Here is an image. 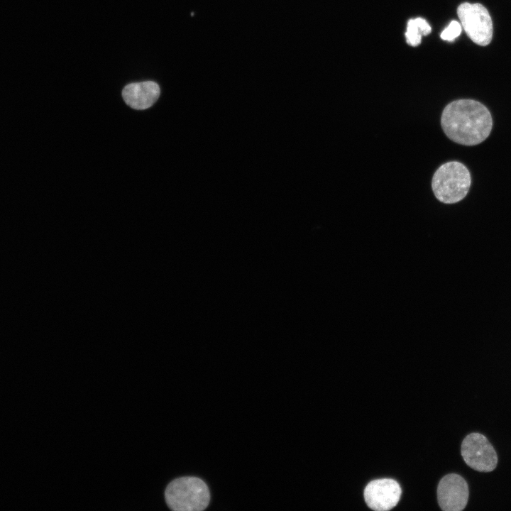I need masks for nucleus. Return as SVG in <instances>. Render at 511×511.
I'll return each instance as SVG.
<instances>
[{
	"label": "nucleus",
	"instance_id": "9d476101",
	"mask_svg": "<svg viewBox=\"0 0 511 511\" xmlns=\"http://www.w3.org/2000/svg\"><path fill=\"white\" fill-rule=\"evenodd\" d=\"M461 33V26L456 21H452L449 25L441 32V38L444 40L453 41Z\"/></svg>",
	"mask_w": 511,
	"mask_h": 511
},
{
	"label": "nucleus",
	"instance_id": "423d86ee",
	"mask_svg": "<svg viewBox=\"0 0 511 511\" xmlns=\"http://www.w3.org/2000/svg\"><path fill=\"white\" fill-rule=\"evenodd\" d=\"M402 494L399 483L391 478L373 480L364 489L368 507L375 511H387L398 503Z\"/></svg>",
	"mask_w": 511,
	"mask_h": 511
},
{
	"label": "nucleus",
	"instance_id": "f257e3e1",
	"mask_svg": "<svg viewBox=\"0 0 511 511\" xmlns=\"http://www.w3.org/2000/svg\"><path fill=\"white\" fill-rule=\"evenodd\" d=\"M441 126L452 141L467 146L483 142L493 128V118L482 103L461 99L448 104L441 116Z\"/></svg>",
	"mask_w": 511,
	"mask_h": 511
},
{
	"label": "nucleus",
	"instance_id": "7ed1b4c3",
	"mask_svg": "<svg viewBox=\"0 0 511 511\" xmlns=\"http://www.w3.org/2000/svg\"><path fill=\"white\" fill-rule=\"evenodd\" d=\"M167 506L175 511H202L210 501L207 484L200 478L185 476L171 481L165 491Z\"/></svg>",
	"mask_w": 511,
	"mask_h": 511
},
{
	"label": "nucleus",
	"instance_id": "20e7f679",
	"mask_svg": "<svg viewBox=\"0 0 511 511\" xmlns=\"http://www.w3.org/2000/svg\"><path fill=\"white\" fill-rule=\"evenodd\" d=\"M457 14L464 31L473 43L485 46L491 42L493 21L484 6L479 3L464 2L458 6Z\"/></svg>",
	"mask_w": 511,
	"mask_h": 511
},
{
	"label": "nucleus",
	"instance_id": "39448f33",
	"mask_svg": "<svg viewBox=\"0 0 511 511\" xmlns=\"http://www.w3.org/2000/svg\"><path fill=\"white\" fill-rule=\"evenodd\" d=\"M461 451L465 463L477 471L490 472L497 466L496 451L482 434L467 435L462 441Z\"/></svg>",
	"mask_w": 511,
	"mask_h": 511
},
{
	"label": "nucleus",
	"instance_id": "6e6552de",
	"mask_svg": "<svg viewBox=\"0 0 511 511\" xmlns=\"http://www.w3.org/2000/svg\"><path fill=\"white\" fill-rule=\"evenodd\" d=\"M159 85L153 81L129 84L123 89L122 97L126 104L136 110L146 109L158 100Z\"/></svg>",
	"mask_w": 511,
	"mask_h": 511
},
{
	"label": "nucleus",
	"instance_id": "f03ea898",
	"mask_svg": "<svg viewBox=\"0 0 511 511\" xmlns=\"http://www.w3.org/2000/svg\"><path fill=\"white\" fill-rule=\"evenodd\" d=\"M471 185V176L468 169L456 160L441 165L432 180L434 196L444 204H454L464 199Z\"/></svg>",
	"mask_w": 511,
	"mask_h": 511
},
{
	"label": "nucleus",
	"instance_id": "1a4fd4ad",
	"mask_svg": "<svg viewBox=\"0 0 511 511\" xmlns=\"http://www.w3.org/2000/svg\"><path fill=\"white\" fill-rule=\"evenodd\" d=\"M432 28L427 21L422 18L409 20L405 32L407 43L412 46H417L421 43L422 35H428Z\"/></svg>",
	"mask_w": 511,
	"mask_h": 511
},
{
	"label": "nucleus",
	"instance_id": "0eeeda50",
	"mask_svg": "<svg viewBox=\"0 0 511 511\" xmlns=\"http://www.w3.org/2000/svg\"><path fill=\"white\" fill-rule=\"evenodd\" d=\"M468 486L463 477L456 473L444 476L437 487V500L442 510L461 511L468 502Z\"/></svg>",
	"mask_w": 511,
	"mask_h": 511
}]
</instances>
